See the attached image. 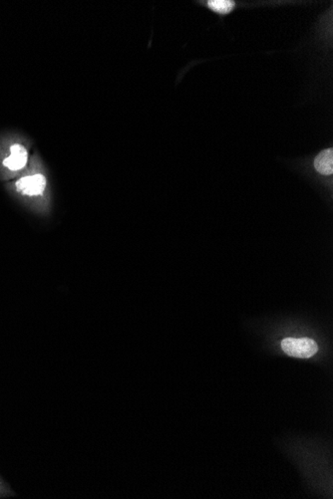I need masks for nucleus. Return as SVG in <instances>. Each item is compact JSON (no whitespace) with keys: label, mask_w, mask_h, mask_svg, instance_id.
Listing matches in <instances>:
<instances>
[{"label":"nucleus","mask_w":333,"mask_h":499,"mask_svg":"<svg viewBox=\"0 0 333 499\" xmlns=\"http://www.w3.org/2000/svg\"><path fill=\"white\" fill-rule=\"evenodd\" d=\"M284 353L296 358H310L318 351V345L310 338H286L281 341Z\"/></svg>","instance_id":"f257e3e1"},{"label":"nucleus","mask_w":333,"mask_h":499,"mask_svg":"<svg viewBox=\"0 0 333 499\" xmlns=\"http://www.w3.org/2000/svg\"><path fill=\"white\" fill-rule=\"evenodd\" d=\"M47 187V180L44 175H35L31 177H25L20 178L16 183V189L18 192H23V195H40L44 192Z\"/></svg>","instance_id":"f03ea898"},{"label":"nucleus","mask_w":333,"mask_h":499,"mask_svg":"<svg viewBox=\"0 0 333 499\" xmlns=\"http://www.w3.org/2000/svg\"><path fill=\"white\" fill-rule=\"evenodd\" d=\"M11 155L4 161V165L11 171H19L28 163V151L21 144H13L11 149Z\"/></svg>","instance_id":"7ed1b4c3"},{"label":"nucleus","mask_w":333,"mask_h":499,"mask_svg":"<svg viewBox=\"0 0 333 499\" xmlns=\"http://www.w3.org/2000/svg\"><path fill=\"white\" fill-rule=\"evenodd\" d=\"M315 168L322 175H329L333 173V149L322 151L315 160Z\"/></svg>","instance_id":"20e7f679"},{"label":"nucleus","mask_w":333,"mask_h":499,"mask_svg":"<svg viewBox=\"0 0 333 499\" xmlns=\"http://www.w3.org/2000/svg\"><path fill=\"white\" fill-rule=\"evenodd\" d=\"M207 6L211 11L219 14H228L235 8V2L230 0H210Z\"/></svg>","instance_id":"39448f33"}]
</instances>
